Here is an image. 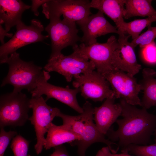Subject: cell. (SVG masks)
Returning <instances> with one entry per match:
<instances>
[{
    "label": "cell",
    "instance_id": "1",
    "mask_svg": "<svg viewBox=\"0 0 156 156\" xmlns=\"http://www.w3.org/2000/svg\"><path fill=\"white\" fill-rule=\"evenodd\" d=\"M122 118L116 122L118 129L110 128L106 135L111 141H118L122 149L130 144L147 145L151 142V137L156 129V115L147 109H139L120 99Z\"/></svg>",
    "mask_w": 156,
    "mask_h": 156
},
{
    "label": "cell",
    "instance_id": "2",
    "mask_svg": "<svg viewBox=\"0 0 156 156\" xmlns=\"http://www.w3.org/2000/svg\"><path fill=\"white\" fill-rule=\"evenodd\" d=\"M82 108L83 112L77 116L65 114L60 110L57 117L61 118L63 125L69 128L81 138V140L71 145H77V153L79 156H85L87 148L92 144L101 142L107 145L111 152L116 153L113 148L114 145L118 146L116 143L105 138V135L101 133L94 122V108L88 101H86Z\"/></svg>",
    "mask_w": 156,
    "mask_h": 156
},
{
    "label": "cell",
    "instance_id": "3",
    "mask_svg": "<svg viewBox=\"0 0 156 156\" xmlns=\"http://www.w3.org/2000/svg\"><path fill=\"white\" fill-rule=\"evenodd\" d=\"M0 63H6L9 66L8 74L3 80L1 86L10 84L14 87L12 91L14 92H20L23 89L31 92L36 88L38 81L49 73L32 62L23 60L16 52Z\"/></svg>",
    "mask_w": 156,
    "mask_h": 156
},
{
    "label": "cell",
    "instance_id": "4",
    "mask_svg": "<svg viewBox=\"0 0 156 156\" xmlns=\"http://www.w3.org/2000/svg\"><path fill=\"white\" fill-rule=\"evenodd\" d=\"M30 99L21 92L2 95L0 98V127H21L29 119Z\"/></svg>",
    "mask_w": 156,
    "mask_h": 156
},
{
    "label": "cell",
    "instance_id": "5",
    "mask_svg": "<svg viewBox=\"0 0 156 156\" xmlns=\"http://www.w3.org/2000/svg\"><path fill=\"white\" fill-rule=\"evenodd\" d=\"M77 45L73 47V52L65 56L62 54L50 58L44 67L49 72L55 71L63 76L68 82L73 78L94 70L93 63L81 54L78 50Z\"/></svg>",
    "mask_w": 156,
    "mask_h": 156
},
{
    "label": "cell",
    "instance_id": "6",
    "mask_svg": "<svg viewBox=\"0 0 156 156\" xmlns=\"http://www.w3.org/2000/svg\"><path fill=\"white\" fill-rule=\"evenodd\" d=\"M49 20L50 23L45 30L51 40V58L61 55L62 50L68 46L73 47L77 45L81 38L78 35L79 30L75 23L59 17Z\"/></svg>",
    "mask_w": 156,
    "mask_h": 156
},
{
    "label": "cell",
    "instance_id": "7",
    "mask_svg": "<svg viewBox=\"0 0 156 156\" xmlns=\"http://www.w3.org/2000/svg\"><path fill=\"white\" fill-rule=\"evenodd\" d=\"M16 31L7 42L0 47V62L7 58L20 48L30 44L42 42L48 38L42 32L44 27L38 20L34 19L29 25H27L22 21L16 26Z\"/></svg>",
    "mask_w": 156,
    "mask_h": 156
},
{
    "label": "cell",
    "instance_id": "8",
    "mask_svg": "<svg viewBox=\"0 0 156 156\" xmlns=\"http://www.w3.org/2000/svg\"><path fill=\"white\" fill-rule=\"evenodd\" d=\"M46 101L42 96L30 99V108L32 109L33 114L28 120L33 125L36 133L37 141L34 148L37 155L42 152L46 142L44 135L60 110L57 108L48 105Z\"/></svg>",
    "mask_w": 156,
    "mask_h": 156
},
{
    "label": "cell",
    "instance_id": "9",
    "mask_svg": "<svg viewBox=\"0 0 156 156\" xmlns=\"http://www.w3.org/2000/svg\"><path fill=\"white\" fill-rule=\"evenodd\" d=\"M90 2L88 0H49L42 5V12L48 19L62 15L64 18L77 23L92 14Z\"/></svg>",
    "mask_w": 156,
    "mask_h": 156
},
{
    "label": "cell",
    "instance_id": "10",
    "mask_svg": "<svg viewBox=\"0 0 156 156\" xmlns=\"http://www.w3.org/2000/svg\"><path fill=\"white\" fill-rule=\"evenodd\" d=\"M102 74L112 87L116 99H122L131 105L141 106L138 96L141 87L133 76L114 68Z\"/></svg>",
    "mask_w": 156,
    "mask_h": 156
},
{
    "label": "cell",
    "instance_id": "11",
    "mask_svg": "<svg viewBox=\"0 0 156 156\" xmlns=\"http://www.w3.org/2000/svg\"><path fill=\"white\" fill-rule=\"evenodd\" d=\"M73 86L79 88L81 95L86 99L102 101L105 99L114 97L110 84L103 75L97 71L81 74L75 78Z\"/></svg>",
    "mask_w": 156,
    "mask_h": 156
},
{
    "label": "cell",
    "instance_id": "12",
    "mask_svg": "<svg viewBox=\"0 0 156 156\" xmlns=\"http://www.w3.org/2000/svg\"><path fill=\"white\" fill-rule=\"evenodd\" d=\"M118 45V40L111 36L104 43L97 42L89 45L81 43L77 47L79 53L94 64L97 71L104 74L112 69L113 53Z\"/></svg>",
    "mask_w": 156,
    "mask_h": 156
},
{
    "label": "cell",
    "instance_id": "13",
    "mask_svg": "<svg viewBox=\"0 0 156 156\" xmlns=\"http://www.w3.org/2000/svg\"><path fill=\"white\" fill-rule=\"evenodd\" d=\"M50 78L49 74L38 82L36 88L30 92L32 97L46 96L47 101L51 98H54L65 104L80 114L83 112V109L79 105L76 95L80 92L79 88L72 89L68 86L64 88L56 86L48 82Z\"/></svg>",
    "mask_w": 156,
    "mask_h": 156
},
{
    "label": "cell",
    "instance_id": "14",
    "mask_svg": "<svg viewBox=\"0 0 156 156\" xmlns=\"http://www.w3.org/2000/svg\"><path fill=\"white\" fill-rule=\"evenodd\" d=\"M77 23L83 32L80 41L86 45L97 42L99 37L111 33L119 34L117 28L112 25L99 10Z\"/></svg>",
    "mask_w": 156,
    "mask_h": 156
},
{
    "label": "cell",
    "instance_id": "15",
    "mask_svg": "<svg viewBox=\"0 0 156 156\" xmlns=\"http://www.w3.org/2000/svg\"><path fill=\"white\" fill-rule=\"evenodd\" d=\"M119 35L118 45L113 53L112 65L134 76L139 73L142 66L138 63L134 48L128 41L130 36L124 34Z\"/></svg>",
    "mask_w": 156,
    "mask_h": 156
},
{
    "label": "cell",
    "instance_id": "16",
    "mask_svg": "<svg viewBox=\"0 0 156 156\" xmlns=\"http://www.w3.org/2000/svg\"><path fill=\"white\" fill-rule=\"evenodd\" d=\"M115 97L106 99L100 107L94 108V120L98 130L106 134L112 125L121 116L122 109L119 103H115Z\"/></svg>",
    "mask_w": 156,
    "mask_h": 156
},
{
    "label": "cell",
    "instance_id": "17",
    "mask_svg": "<svg viewBox=\"0 0 156 156\" xmlns=\"http://www.w3.org/2000/svg\"><path fill=\"white\" fill-rule=\"evenodd\" d=\"M31 6L19 0H0V24H4L8 32L21 21L23 13Z\"/></svg>",
    "mask_w": 156,
    "mask_h": 156
},
{
    "label": "cell",
    "instance_id": "18",
    "mask_svg": "<svg viewBox=\"0 0 156 156\" xmlns=\"http://www.w3.org/2000/svg\"><path fill=\"white\" fill-rule=\"evenodd\" d=\"M125 0H92L90 7L98 9L110 18L114 22L119 32L125 34L123 12Z\"/></svg>",
    "mask_w": 156,
    "mask_h": 156
},
{
    "label": "cell",
    "instance_id": "19",
    "mask_svg": "<svg viewBox=\"0 0 156 156\" xmlns=\"http://www.w3.org/2000/svg\"><path fill=\"white\" fill-rule=\"evenodd\" d=\"M80 137L65 125L57 126L51 123L49 127L44 147L48 150L65 143L79 141Z\"/></svg>",
    "mask_w": 156,
    "mask_h": 156
},
{
    "label": "cell",
    "instance_id": "20",
    "mask_svg": "<svg viewBox=\"0 0 156 156\" xmlns=\"http://www.w3.org/2000/svg\"><path fill=\"white\" fill-rule=\"evenodd\" d=\"M142 78L139 83L143 95L141 106L146 109L156 106V72L149 68H144L142 72Z\"/></svg>",
    "mask_w": 156,
    "mask_h": 156
},
{
    "label": "cell",
    "instance_id": "21",
    "mask_svg": "<svg viewBox=\"0 0 156 156\" xmlns=\"http://www.w3.org/2000/svg\"><path fill=\"white\" fill-rule=\"evenodd\" d=\"M151 0H125L123 18L128 19L135 16L148 17L156 16Z\"/></svg>",
    "mask_w": 156,
    "mask_h": 156
},
{
    "label": "cell",
    "instance_id": "22",
    "mask_svg": "<svg viewBox=\"0 0 156 156\" xmlns=\"http://www.w3.org/2000/svg\"><path fill=\"white\" fill-rule=\"evenodd\" d=\"M156 22V16L148 17L142 19H137L131 21L125 22L123 30L125 34L131 36L133 40L140 35L142 31L146 27L151 25L153 22Z\"/></svg>",
    "mask_w": 156,
    "mask_h": 156
},
{
    "label": "cell",
    "instance_id": "23",
    "mask_svg": "<svg viewBox=\"0 0 156 156\" xmlns=\"http://www.w3.org/2000/svg\"><path fill=\"white\" fill-rule=\"evenodd\" d=\"M121 152H126L136 156H156V144L143 146L130 144L122 149Z\"/></svg>",
    "mask_w": 156,
    "mask_h": 156
},
{
    "label": "cell",
    "instance_id": "24",
    "mask_svg": "<svg viewBox=\"0 0 156 156\" xmlns=\"http://www.w3.org/2000/svg\"><path fill=\"white\" fill-rule=\"evenodd\" d=\"M29 143L20 135H16L12 140L10 146L14 156H31L28 154Z\"/></svg>",
    "mask_w": 156,
    "mask_h": 156
},
{
    "label": "cell",
    "instance_id": "25",
    "mask_svg": "<svg viewBox=\"0 0 156 156\" xmlns=\"http://www.w3.org/2000/svg\"><path fill=\"white\" fill-rule=\"evenodd\" d=\"M147 31L140 35L136 39L130 42L133 48L139 45L141 48H144L154 42L156 38V27L148 26Z\"/></svg>",
    "mask_w": 156,
    "mask_h": 156
},
{
    "label": "cell",
    "instance_id": "26",
    "mask_svg": "<svg viewBox=\"0 0 156 156\" xmlns=\"http://www.w3.org/2000/svg\"><path fill=\"white\" fill-rule=\"evenodd\" d=\"M4 128H0V156H4L8 145L12 139L17 135L16 131H6Z\"/></svg>",
    "mask_w": 156,
    "mask_h": 156
},
{
    "label": "cell",
    "instance_id": "27",
    "mask_svg": "<svg viewBox=\"0 0 156 156\" xmlns=\"http://www.w3.org/2000/svg\"><path fill=\"white\" fill-rule=\"evenodd\" d=\"M142 55L148 64H156V44L155 42L143 48Z\"/></svg>",
    "mask_w": 156,
    "mask_h": 156
},
{
    "label": "cell",
    "instance_id": "28",
    "mask_svg": "<svg viewBox=\"0 0 156 156\" xmlns=\"http://www.w3.org/2000/svg\"><path fill=\"white\" fill-rule=\"evenodd\" d=\"M96 156H133L129 155L126 152L116 154L112 153L109 148L107 146L103 147L97 153Z\"/></svg>",
    "mask_w": 156,
    "mask_h": 156
},
{
    "label": "cell",
    "instance_id": "29",
    "mask_svg": "<svg viewBox=\"0 0 156 156\" xmlns=\"http://www.w3.org/2000/svg\"><path fill=\"white\" fill-rule=\"evenodd\" d=\"M49 0H31V11L35 15L38 16L39 15L38 8L41 5H42Z\"/></svg>",
    "mask_w": 156,
    "mask_h": 156
},
{
    "label": "cell",
    "instance_id": "30",
    "mask_svg": "<svg viewBox=\"0 0 156 156\" xmlns=\"http://www.w3.org/2000/svg\"><path fill=\"white\" fill-rule=\"evenodd\" d=\"M54 148V151L50 156H70L65 146L62 145Z\"/></svg>",
    "mask_w": 156,
    "mask_h": 156
},
{
    "label": "cell",
    "instance_id": "31",
    "mask_svg": "<svg viewBox=\"0 0 156 156\" xmlns=\"http://www.w3.org/2000/svg\"><path fill=\"white\" fill-rule=\"evenodd\" d=\"M2 25L0 24V40L1 45L5 43L4 42V38L5 36L11 38L13 35L12 33H8L5 29L3 27Z\"/></svg>",
    "mask_w": 156,
    "mask_h": 156
},
{
    "label": "cell",
    "instance_id": "32",
    "mask_svg": "<svg viewBox=\"0 0 156 156\" xmlns=\"http://www.w3.org/2000/svg\"><path fill=\"white\" fill-rule=\"evenodd\" d=\"M154 134H155V144H156V129H155V131Z\"/></svg>",
    "mask_w": 156,
    "mask_h": 156
}]
</instances>
